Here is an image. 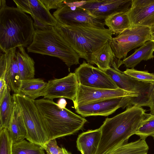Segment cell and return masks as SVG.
<instances>
[{
  "instance_id": "1",
  "label": "cell",
  "mask_w": 154,
  "mask_h": 154,
  "mask_svg": "<svg viewBox=\"0 0 154 154\" xmlns=\"http://www.w3.org/2000/svg\"><path fill=\"white\" fill-rule=\"evenodd\" d=\"M150 115L141 107L131 106L112 118H106L99 128L101 137L95 154H109L128 143L129 138L135 134L143 122Z\"/></svg>"
},
{
  "instance_id": "2",
  "label": "cell",
  "mask_w": 154,
  "mask_h": 154,
  "mask_svg": "<svg viewBox=\"0 0 154 154\" xmlns=\"http://www.w3.org/2000/svg\"><path fill=\"white\" fill-rule=\"evenodd\" d=\"M35 29L31 17L17 7L0 8V48L4 53L18 47H28Z\"/></svg>"
},
{
  "instance_id": "3",
  "label": "cell",
  "mask_w": 154,
  "mask_h": 154,
  "mask_svg": "<svg viewBox=\"0 0 154 154\" xmlns=\"http://www.w3.org/2000/svg\"><path fill=\"white\" fill-rule=\"evenodd\" d=\"M35 103L46 130L49 141L73 134L82 129L87 120L53 100L42 98Z\"/></svg>"
},
{
  "instance_id": "4",
  "label": "cell",
  "mask_w": 154,
  "mask_h": 154,
  "mask_svg": "<svg viewBox=\"0 0 154 154\" xmlns=\"http://www.w3.org/2000/svg\"><path fill=\"white\" fill-rule=\"evenodd\" d=\"M54 28L80 57L85 60L87 63L92 54L110 41L112 38L109 29L106 28L69 26L58 22Z\"/></svg>"
},
{
  "instance_id": "5",
  "label": "cell",
  "mask_w": 154,
  "mask_h": 154,
  "mask_svg": "<svg viewBox=\"0 0 154 154\" xmlns=\"http://www.w3.org/2000/svg\"><path fill=\"white\" fill-rule=\"evenodd\" d=\"M27 50L28 52L58 58L69 68L79 63V55L54 27L47 30H35Z\"/></svg>"
},
{
  "instance_id": "6",
  "label": "cell",
  "mask_w": 154,
  "mask_h": 154,
  "mask_svg": "<svg viewBox=\"0 0 154 154\" xmlns=\"http://www.w3.org/2000/svg\"><path fill=\"white\" fill-rule=\"evenodd\" d=\"M20 111L27 131L26 139L44 148L49 141L35 100L17 94L13 95Z\"/></svg>"
},
{
  "instance_id": "7",
  "label": "cell",
  "mask_w": 154,
  "mask_h": 154,
  "mask_svg": "<svg viewBox=\"0 0 154 154\" xmlns=\"http://www.w3.org/2000/svg\"><path fill=\"white\" fill-rule=\"evenodd\" d=\"M151 39L150 28L131 26L112 38L110 44L115 57L121 60L126 58L128 52L131 50L141 46Z\"/></svg>"
},
{
  "instance_id": "8",
  "label": "cell",
  "mask_w": 154,
  "mask_h": 154,
  "mask_svg": "<svg viewBox=\"0 0 154 154\" xmlns=\"http://www.w3.org/2000/svg\"><path fill=\"white\" fill-rule=\"evenodd\" d=\"M64 4L57 9L53 16L60 23L69 26H83L105 28L104 20L96 18L80 7L64 0Z\"/></svg>"
},
{
  "instance_id": "9",
  "label": "cell",
  "mask_w": 154,
  "mask_h": 154,
  "mask_svg": "<svg viewBox=\"0 0 154 154\" xmlns=\"http://www.w3.org/2000/svg\"><path fill=\"white\" fill-rule=\"evenodd\" d=\"M132 2V0H69L70 4L80 7L94 17L103 20L114 14L128 12Z\"/></svg>"
},
{
  "instance_id": "10",
  "label": "cell",
  "mask_w": 154,
  "mask_h": 154,
  "mask_svg": "<svg viewBox=\"0 0 154 154\" xmlns=\"http://www.w3.org/2000/svg\"><path fill=\"white\" fill-rule=\"evenodd\" d=\"M139 94L128 91L119 88L116 89L94 88L78 85L75 100L73 103L74 108L105 100L121 97H137V102Z\"/></svg>"
},
{
  "instance_id": "11",
  "label": "cell",
  "mask_w": 154,
  "mask_h": 154,
  "mask_svg": "<svg viewBox=\"0 0 154 154\" xmlns=\"http://www.w3.org/2000/svg\"><path fill=\"white\" fill-rule=\"evenodd\" d=\"M74 73L79 83L84 86L108 89L119 88L104 71L85 61L76 68Z\"/></svg>"
},
{
  "instance_id": "12",
  "label": "cell",
  "mask_w": 154,
  "mask_h": 154,
  "mask_svg": "<svg viewBox=\"0 0 154 154\" xmlns=\"http://www.w3.org/2000/svg\"><path fill=\"white\" fill-rule=\"evenodd\" d=\"M112 66L104 72L119 88L138 94L140 106H146L153 85L139 82L130 77L118 69L114 61Z\"/></svg>"
},
{
  "instance_id": "13",
  "label": "cell",
  "mask_w": 154,
  "mask_h": 154,
  "mask_svg": "<svg viewBox=\"0 0 154 154\" xmlns=\"http://www.w3.org/2000/svg\"><path fill=\"white\" fill-rule=\"evenodd\" d=\"M135 97H128L111 98L78 106L75 112L84 117L91 116H107L118 109L133 106Z\"/></svg>"
},
{
  "instance_id": "14",
  "label": "cell",
  "mask_w": 154,
  "mask_h": 154,
  "mask_svg": "<svg viewBox=\"0 0 154 154\" xmlns=\"http://www.w3.org/2000/svg\"><path fill=\"white\" fill-rule=\"evenodd\" d=\"M78 82L74 72L60 79L48 81L42 92L43 98L53 100L57 98H66L74 102L76 96Z\"/></svg>"
},
{
  "instance_id": "15",
  "label": "cell",
  "mask_w": 154,
  "mask_h": 154,
  "mask_svg": "<svg viewBox=\"0 0 154 154\" xmlns=\"http://www.w3.org/2000/svg\"><path fill=\"white\" fill-rule=\"evenodd\" d=\"M17 48L1 54L0 77H4L7 85L14 94H17L20 78L16 52Z\"/></svg>"
},
{
  "instance_id": "16",
  "label": "cell",
  "mask_w": 154,
  "mask_h": 154,
  "mask_svg": "<svg viewBox=\"0 0 154 154\" xmlns=\"http://www.w3.org/2000/svg\"><path fill=\"white\" fill-rule=\"evenodd\" d=\"M127 14L131 26L150 28L154 24V0H132Z\"/></svg>"
},
{
  "instance_id": "17",
  "label": "cell",
  "mask_w": 154,
  "mask_h": 154,
  "mask_svg": "<svg viewBox=\"0 0 154 154\" xmlns=\"http://www.w3.org/2000/svg\"><path fill=\"white\" fill-rule=\"evenodd\" d=\"M17 7L45 25L54 27L57 21L41 0H14Z\"/></svg>"
},
{
  "instance_id": "18",
  "label": "cell",
  "mask_w": 154,
  "mask_h": 154,
  "mask_svg": "<svg viewBox=\"0 0 154 154\" xmlns=\"http://www.w3.org/2000/svg\"><path fill=\"white\" fill-rule=\"evenodd\" d=\"M154 42L149 40L145 43L134 52L122 60H118L116 63L118 68L124 64L128 68H134L143 60H147L154 57Z\"/></svg>"
},
{
  "instance_id": "19",
  "label": "cell",
  "mask_w": 154,
  "mask_h": 154,
  "mask_svg": "<svg viewBox=\"0 0 154 154\" xmlns=\"http://www.w3.org/2000/svg\"><path fill=\"white\" fill-rule=\"evenodd\" d=\"M100 128L88 130L80 134L76 140L78 149L82 154H95L101 137Z\"/></svg>"
},
{
  "instance_id": "20",
  "label": "cell",
  "mask_w": 154,
  "mask_h": 154,
  "mask_svg": "<svg viewBox=\"0 0 154 154\" xmlns=\"http://www.w3.org/2000/svg\"><path fill=\"white\" fill-rule=\"evenodd\" d=\"M110 42H107L92 54L88 63L91 65L96 64L98 68L104 71L111 67L116 57Z\"/></svg>"
},
{
  "instance_id": "21",
  "label": "cell",
  "mask_w": 154,
  "mask_h": 154,
  "mask_svg": "<svg viewBox=\"0 0 154 154\" xmlns=\"http://www.w3.org/2000/svg\"><path fill=\"white\" fill-rule=\"evenodd\" d=\"M14 102L13 113L7 128L13 143L24 140L27 136L26 130L20 111Z\"/></svg>"
},
{
  "instance_id": "22",
  "label": "cell",
  "mask_w": 154,
  "mask_h": 154,
  "mask_svg": "<svg viewBox=\"0 0 154 154\" xmlns=\"http://www.w3.org/2000/svg\"><path fill=\"white\" fill-rule=\"evenodd\" d=\"M47 82L40 78L22 80L17 94L24 95L33 100L42 96Z\"/></svg>"
},
{
  "instance_id": "23",
  "label": "cell",
  "mask_w": 154,
  "mask_h": 154,
  "mask_svg": "<svg viewBox=\"0 0 154 154\" xmlns=\"http://www.w3.org/2000/svg\"><path fill=\"white\" fill-rule=\"evenodd\" d=\"M16 58L18 66L21 80L34 78L35 62L26 53L24 47H17Z\"/></svg>"
},
{
  "instance_id": "24",
  "label": "cell",
  "mask_w": 154,
  "mask_h": 154,
  "mask_svg": "<svg viewBox=\"0 0 154 154\" xmlns=\"http://www.w3.org/2000/svg\"><path fill=\"white\" fill-rule=\"evenodd\" d=\"M10 87L7 86L0 100V129L8 128L14 108L15 102L11 95Z\"/></svg>"
},
{
  "instance_id": "25",
  "label": "cell",
  "mask_w": 154,
  "mask_h": 154,
  "mask_svg": "<svg viewBox=\"0 0 154 154\" xmlns=\"http://www.w3.org/2000/svg\"><path fill=\"white\" fill-rule=\"evenodd\" d=\"M111 34H119L131 26L127 12L117 13L110 16L104 20Z\"/></svg>"
},
{
  "instance_id": "26",
  "label": "cell",
  "mask_w": 154,
  "mask_h": 154,
  "mask_svg": "<svg viewBox=\"0 0 154 154\" xmlns=\"http://www.w3.org/2000/svg\"><path fill=\"white\" fill-rule=\"evenodd\" d=\"M145 139L140 138L123 144L109 154H148L149 147Z\"/></svg>"
},
{
  "instance_id": "27",
  "label": "cell",
  "mask_w": 154,
  "mask_h": 154,
  "mask_svg": "<svg viewBox=\"0 0 154 154\" xmlns=\"http://www.w3.org/2000/svg\"><path fill=\"white\" fill-rule=\"evenodd\" d=\"M12 154H45L42 146L24 139L13 144Z\"/></svg>"
},
{
  "instance_id": "28",
  "label": "cell",
  "mask_w": 154,
  "mask_h": 154,
  "mask_svg": "<svg viewBox=\"0 0 154 154\" xmlns=\"http://www.w3.org/2000/svg\"><path fill=\"white\" fill-rule=\"evenodd\" d=\"M126 75L135 80L142 82L154 84V73L147 71H140L128 68L123 72Z\"/></svg>"
},
{
  "instance_id": "29",
  "label": "cell",
  "mask_w": 154,
  "mask_h": 154,
  "mask_svg": "<svg viewBox=\"0 0 154 154\" xmlns=\"http://www.w3.org/2000/svg\"><path fill=\"white\" fill-rule=\"evenodd\" d=\"M154 134V115H150L145 119L136 132L140 138L146 139Z\"/></svg>"
},
{
  "instance_id": "30",
  "label": "cell",
  "mask_w": 154,
  "mask_h": 154,
  "mask_svg": "<svg viewBox=\"0 0 154 154\" xmlns=\"http://www.w3.org/2000/svg\"><path fill=\"white\" fill-rule=\"evenodd\" d=\"M13 144L7 129H0V154H12Z\"/></svg>"
},
{
  "instance_id": "31",
  "label": "cell",
  "mask_w": 154,
  "mask_h": 154,
  "mask_svg": "<svg viewBox=\"0 0 154 154\" xmlns=\"http://www.w3.org/2000/svg\"><path fill=\"white\" fill-rule=\"evenodd\" d=\"M47 154H64L62 148L57 144L56 139L49 140L44 148Z\"/></svg>"
},
{
  "instance_id": "32",
  "label": "cell",
  "mask_w": 154,
  "mask_h": 154,
  "mask_svg": "<svg viewBox=\"0 0 154 154\" xmlns=\"http://www.w3.org/2000/svg\"><path fill=\"white\" fill-rule=\"evenodd\" d=\"M46 8L49 11L52 9H57L64 4L63 0H41Z\"/></svg>"
},
{
  "instance_id": "33",
  "label": "cell",
  "mask_w": 154,
  "mask_h": 154,
  "mask_svg": "<svg viewBox=\"0 0 154 154\" xmlns=\"http://www.w3.org/2000/svg\"><path fill=\"white\" fill-rule=\"evenodd\" d=\"M146 106L150 108V113L149 114L151 115H154V84L149 93Z\"/></svg>"
},
{
  "instance_id": "34",
  "label": "cell",
  "mask_w": 154,
  "mask_h": 154,
  "mask_svg": "<svg viewBox=\"0 0 154 154\" xmlns=\"http://www.w3.org/2000/svg\"><path fill=\"white\" fill-rule=\"evenodd\" d=\"M34 20L33 25L35 30H45L50 29L53 26L43 24L35 18H32Z\"/></svg>"
},
{
  "instance_id": "35",
  "label": "cell",
  "mask_w": 154,
  "mask_h": 154,
  "mask_svg": "<svg viewBox=\"0 0 154 154\" xmlns=\"http://www.w3.org/2000/svg\"><path fill=\"white\" fill-rule=\"evenodd\" d=\"M7 86L4 77H0V100L2 98L5 91Z\"/></svg>"
},
{
  "instance_id": "36",
  "label": "cell",
  "mask_w": 154,
  "mask_h": 154,
  "mask_svg": "<svg viewBox=\"0 0 154 154\" xmlns=\"http://www.w3.org/2000/svg\"><path fill=\"white\" fill-rule=\"evenodd\" d=\"M67 103L66 100L64 98H60L57 103L59 106L61 108H65Z\"/></svg>"
},
{
  "instance_id": "37",
  "label": "cell",
  "mask_w": 154,
  "mask_h": 154,
  "mask_svg": "<svg viewBox=\"0 0 154 154\" xmlns=\"http://www.w3.org/2000/svg\"><path fill=\"white\" fill-rule=\"evenodd\" d=\"M6 5V1L5 0H0V8H2Z\"/></svg>"
},
{
  "instance_id": "38",
  "label": "cell",
  "mask_w": 154,
  "mask_h": 154,
  "mask_svg": "<svg viewBox=\"0 0 154 154\" xmlns=\"http://www.w3.org/2000/svg\"><path fill=\"white\" fill-rule=\"evenodd\" d=\"M64 154H72L70 152L67 150L65 148L62 147Z\"/></svg>"
},
{
  "instance_id": "39",
  "label": "cell",
  "mask_w": 154,
  "mask_h": 154,
  "mask_svg": "<svg viewBox=\"0 0 154 154\" xmlns=\"http://www.w3.org/2000/svg\"><path fill=\"white\" fill-rule=\"evenodd\" d=\"M150 40L154 42V32L151 33V39Z\"/></svg>"
},
{
  "instance_id": "40",
  "label": "cell",
  "mask_w": 154,
  "mask_h": 154,
  "mask_svg": "<svg viewBox=\"0 0 154 154\" xmlns=\"http://www.w3.org/2000/svg\"><path fill=\"white\" fill-rule=\"evenodd\" d=\"M151 33L154 32V24L153 26L150 28Z\"/></svg>"
},
{
  "instance_id": "41",
  "label": "cell",
  "mask_w": 154,
  "mask_h": 154,
  "mask_svg": "<svg viewBox=\"0 0 154 154\" xmlns=\"http://www.w3.org/2000/svg\"><path fill=\"white\" fill-rule=\"evenodd\" d=\"M154 139V134L151 136Z\"/></svg>"
}]
</instances>
